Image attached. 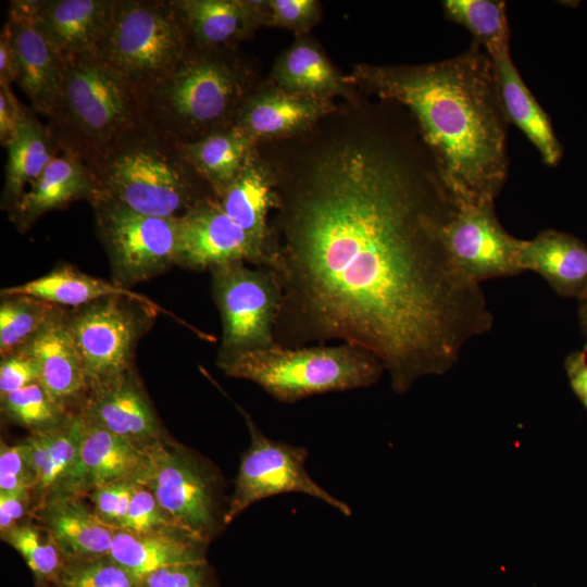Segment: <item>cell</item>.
<instances>
[{
	"instance_id": "cell-1",
	"label": "cell",
	"mask_w": 587,
	"mask_h": 587,
	"mask_svg": "<svg viewBox=\"0 0 587 587\" xmlns=\"http://www.w3.org/2000/svg\"><path fill=\"white\" fill-rule=\"evenodd\" d=\"M361 97L309 132L258 146L274 178L275 344L332 340L373 353L392 389L444 375L494 324L485 294L452 262L457 203L416 125Z\"/></svg>"
},
{
	"instance_id": "cell-2",
	"label": "cell",
	"mask_w": 587,
	"mask_h": 587,
	"mask_svg": "<svg viewBox=\"0 0 587 587\" xmlns=\"http://www.w3.org/2000/svg\"><path fill=\"white\" fill-rule=\"evenodd\" d=\"M347 79L410 113L457 204L495 202L508 175V120L492 61L478 43L427 64H357Z\"/></svg>"
},
{
	"instance_id": "cell-3",
	"label": "cell",
	"mask_w": 587,
	"mask_h": 587,
	"mask_svg": "<svg viewBox=\"0 0 587 587\" xmlns=\"http://www.w3.org/2000/svg\"><path fill=\"white\" fill-rule=\"evenodd\" d=\"M259 85L236 48L191 46L182 60L141 97L143 120L180 143L235 125L245 99Z\"/></svg>"
},
{
	"instance_id": "cell-4",
	"label": "cell",
	"mask_w": 587,
	"mask_h": 587,
	"mask_svg": "<svg viewBox=\"0 0 587 587\" xmlns=\"http://www.w3.org/2000/svg\"><path fill=\"white\" fill-rule=\"evenodd\" d=\"M92 174L100 195L151 216H180L214 197L183 155L180 142L145 120L118 137Z\"/></svg>"
},
{
	"instance_id": "cell-5",
	"label": "cell",
	"mask_w": 587,
	"mask_h": 587,
	"mask_svg": "<svg viewBox=\"0 0 587 587\" xmlns=\"http://www.w3.org/2000/svg\"><path fill=\"white\" fill-rule=\"evenodd\" d=\"M49 126L62 152L92 172L127 129L143 120L135 89L96 52L65 58Z\"/></svg>"
},
{
	"instance_id": "cell-6",
	"label": "cell",
	"mask_w": 587,
	"mask_h": 587,
	"mask_svg": "<svg viewBox=\"0 0 587 587\" xmlns=\"http://www.w3.org/2000/svg\"><path fill=\"white\" fill-rule=\"evenodd\" d=\"M225 375L254 383L275 400L294 403L326 392L375 385L385 369L370 351L341 342L248 352L217 364Z\"/></svg>"
},
{
	"instance_id": "cell-7",
	"label": "cell",
	"mask_w": 587,
	"mask_h": 587,
	"mask_svg": "<svg viewBox=\"0 0 587 587\" xmlns=\"http://www.w3.org/2000/svg\"><path fill=\"white\" fill-rule=\"evenodd\" d=\"M192 46L173 0H114L96 53L141 97Z\"/></svg>"
},
{
	"instance_id": "cell-8",
	"label": "cell",
	"mask_w": 587,
	"mask_h": 587,
	"mask_svg": "<svg viewBox=\"0 0 587 587\" xmlns=\"http://www.w3.org/2000/svg\"><path fill=\"white\" fill-rule=\"evenodd\" d=\"M213 301L222 323L216 364L274 347L282 304L275 272L233 262L210 268Z\"/></svg>"
},
{
	"instance_id": "cell-9",
	"label": "cell",
	"mask_w": 587,
	"mask_h": 587,
	"mask_svg": "<svg viewBox=\"0 0 587 587\" xmlns=\"http://www.w3.org/2000/svg\"><path fill=\"white\" fill-rule=\"evenodd\" d=\"M186 532L210 542L225 524L223 482L212 463L176 442L151 448L145 485Z\"/></svg>"
},
{
	"instance_id": "cell-10",
	"label": "cell",
	"mask_w": 587,
	"mask_h": 587,
	"mask_svg": "<svg viewBox=\"0 0 587 587\" xmlns=\"http://www.w3.org/2000/svg\"><path fill=\"white\" fill-rule=\"evenodd\" d=\"M91 205L96 232L108 254L114 283L127 287L177 265L178 216L141 214L102 195Z\"/></svg>"
},
{
	"instance_id": "cell-11",
	"label": "cell",
	"mask_w": 587,
	"mask_h": 587,
	"mask_svg": "<svg viewBox=\"0 0 587 587\" xmlns=\"http://www.w3.org/2000/svg\"><path fill=\"white\" fill-rule=\"evenodd\" d=\"M160 311L127 297H108L68 312L89 389L133 369L137 344Z\"/></svg>"
},
{
	"instance_id": "cell-12",
	"label": "cell",
	"mask_w": 587,
	"mask_h": 587,
	"mask_svg": "<svg viewBox=\"0 0 587 587\" xmlns=\"http://www.w3.org/2000/svg\"><path fill=\"white\" fill-rule=\"evenodd\" d=\"M249 435V447L241 454L234 491L227 502L225 524L232 523L253 503L289 492L323 501L345 516L352 514L342 500L322 488L308 473V449L266 436L252 417L241 410Z\"/></svg>"
},
{
	"instance_id": "cell-13",
	"label": "cell",
	"mask_w": 587,
	"mask_h": 587,
	"mask_svg": "<svg viewBox=\"0 0 587 587\" xmlns=\"http://www.w3.org/2000/svg\"><path fill=\"white\" fill-rule=\"evenodd\" d=\"M444 242L454 265L477 285L523 273L521 252L525 240L501 226L495 202L457 204L444 228Z\"/></svg>"
},
{
	"instance_id": "cell-14",
	"label": "cell",
	"mask_w": 587,
	"mask_h": 587,
	"mask_svg": "<svg viewBox=\"0 0 587 587\" xmlns=\"http://www.w3.org/2000/svg\"><path fill=\"white\" fill-rule=\"evenodd\" d=\"M179 252L177 265L200 271L245 262L272 268L271 251L247 234L209 197L178 216Z\"/></svg>"
},
{
	"instance_id": "cell-15",
	"label": "cell",
	"mask_w": 587,
	"mask_h": 587,
	"mask_svg": "<svg viewBox=\"0 0 587 587\" xmlns=\"http://www.w3.org/2000/svg\"><path fill=\"white\" fill-rule=\"evenodd\" d=\"M334 100L286 91L259 84L240 105L235 126L257 145L298 137L337 109Z\"/></svg>"
},
{
	"instance_id": "cell-16",
	"label": "cell",
	"mask_w": 587,
	"mask_h": 587,
	"mask_svg": "<svg viewBox=\"0 0 587 587\" xmlns=\"http://www.w3.org/2000/svg\"><path fill=\"white\" fill-rule=\"evenodd\" d=\"M78 412L141 447L168 440L134 370L91 387Z\"/></svg>"
},
{
	"instance_id": "cell-17",
	"label": "cell",
	"mask_w": 587,
	"mask_h": 587,
	"mask_svg": "<svg viewBox=\"0 0 587 587\" xmlns=\"http://www.w3.org/2000/svg\"><path fill=\"white\" fill-rule=\"evenodd\" d=\"M39 505L63 495H82L80 424L77 412L59 427L30 433L23 441Z\"/></svg>"
},
{
	"instance_id": "cell-18",
	"label": "cell",
	"mask_w": 587,
	"mask_h": 587,
	"mask_svg": "<svg viewBox=\"0 0 587 587\" xmlns=\"http://www.w3.org/2000/svg\"><path fill=\"white\" fill-rule=\"evenodd\" d=\"M82 492L114 483L145 486L151 470V448L141 447L101 427L78 412Z\"/></svg>"
},
{
	"instance_id": "cell-19",
	"label": "cell",
	"mask_w": 587,
	"mask_h": 587,
	"mask_svg": "<svg viewBox=\"0 0 587 587\" xmlns=\"http://www.w3.org/2000/svg\"><path fill=\"white\" fill-rule=\"evenodd\" d=\"M67 319L68 311L64 310L24 348L37 362L40 385L54 401L74 413L79 410L89 386Z\"/></svg>"
},
{
	"instance_id": "cell-20",
	"label": "cell",
	"mask_w": 587,
	"mask_h": 587,
	"mask_svg": "<svg viewBox=\"0 0 587 587\" xmlns=\"http://www.w3.org/2000/svg\"><path fill=\"white\" fill-rule=\"evenodd\" d=\"M18 61L16 84L42 116L52 115L65 72V57L38 30L35 18L8 16L5 22Z\"/></svg>"
},
{
	"instance_id": "cell-21",
	"label": "cell",
	"mask_w": 587,
	"mask_h": 587,
	"mask_svg": "<svg viewBox=\"0 0 587 587\" xmlns=\"http://www.w3.org/2000/svg\"><path fill=\"white\" fill-rule=\"evenodd\" d=\"M193 46L237 48L266 25V0H173Z\"/></svg>"
},
{
	"instance_id": "cell-22",
	"label": "cell",
	"mask_w": 587,
	"mask_h": 587,
	"mask_svg": "<svg viewBox=\"0 0 587 587\" xmlns=\"http://www.w3.org/2000/svg\"><path fill=\"white\" fill-rule=\"evenodd\" d=\"M99 195L98 183L89 167L61 152L29 186L9 216L24 233L43 214L82 199L91 203Z\"/></svg>"
},
{
	"instance_id": "cell-23",
	"label": "cell",
	"mask_w": 587,
	"mask_h": 587,
	"mask_svg": "<svg viewBox=\"0 0 587 587\" xmlns=\"http://www.w3.org/2000/svg\"><path fill=\"white\" fill-rule=\"evenodd\" d=\"M268 82L286 91L319 99L351 101L359 96L308 34L299 35L277 57Z\"/></svg>"
},
{
	"instance_id": "cell-24",
	"label": "cell",
	"mask_w": 587,
	"mask_h": 587,
	"mask_svg": "<svg viewBox=\"0 0 587 587\" xmlns=\"http://www.w3.org/2000/svg\"><path fill=\"white\" fill-rule=\"evenodd\" d=\"M113 4L114 0H43L35 25L65 58L96 52Z\"/></svg>"
},
{
	"instance_id": "cell-25",
	"label": "cell",
	"mask_w": 587,
	"mask_h": 587,
	"mask_svg": "<svg viewBox=\"0 0 587 587\" xmlns=\"http://www.w3.org/2000/svg\"><path fill=\"white\" fill-rule=\"evenodd\" d=\"M35 512L65 559L110 553L116 529L102 522L82 495L50 498Z\"/></svg>"
},
{
	"instance_id": "cell-26",
	"label": "cell",
	"mask_w": 587,
	"mask_h": 587,
	"mask_svg": "<svg viewBox=\"0 0 587 587\" xmlns=\"http://www.w3.org/2000/svg\"><path fill=\"white\" fill-rule=\"evenodd\" d=\"M216 199L238 226L271 251L274 263L270 218L277 202L275 178L257 146L237 177Z\"/></svg>"
},
{
	"instance_id": "cell-27",
	"label": "cell",
	"mask_w": 587,
	"mask_h": 587,
	"mask_svg": "<svg viewBox=\"0 0 587 587\" xmlns=\"http://www.w3.org/2000/svg\"><path fill=\"white\" fill-rule=\"evenodd\" d=\"M521 268L540 275L562 297L580 300L587 294V245L571 234L544 229L525 240Z\"/></svg>"
},
{
	"instance_id": "cell-28",
	"label": "cell",
	"mask_w": 587,
	"mask_h": 587,
	"mask_svg": "<svg viewBox=\"0 0 587 587\" xmlns=\"http://www.w3.org/2000/svg\"><path fill=\"white\" fill-rule=\"evenodd\" d=\"M24 105L16 132L7 147L1 207L11 213L29 186L62 151L49 126Z\"/></svg>"
},
{
	"instance_id": "cell-29",
	"label": "cell",
	"mask_w": 587,
	"mask_h": 587,
	"mask_svg": "<svg viewBox=\"0 0 587 587\" xmlns=\"http://www.w3.org/2000/svg\"><path fill=\"white\" fill-rule=\"evenodd\" d=\"M208 544L187 532L138 534L116 529L109 555L139 579L163 567L208 561Z\"/></svg>"
},
{
	"instance_id": "cell-30",
	"label": "cell",
	"mask_w": 587,
	"mask_h": 587,
	"mask_svg": "<svg viewBox=\"0 0 587 587\" xmlns=\"http://www.w3.org/2000/svg\"><path fill=\"white\" fill-rule=\"evenodd\" d=\"M497 87L508 122L517 126L535 146L547 165L562 157L561 145L547 113L538 104L514 66L510 50L490 57Z\"/></svg>"
},
{
	"instance_id": "cell-31",
	"label": "cell",
	"mask_w": 587,
	"mask_h": 587,
	"mask_svg": "<svg viewBox=\"0 0 587 587\" xmlns=\"http://www.w3.org/2000/svg\"><path fill=\"white\" fill-rule=\"evenodd\" d=\"M26 295L66 308H79L108 297H127L148 305L160 308L148 297L117 285L97 278L70 265H62L36 279L7 287L1 296Z\"/></svg>"
},
{
	"instance_id": "cell-32",
	"label": "cell",
	"mask_w": 587,
	"mask_h": 587,
	"mask_svg": "<svg viewBox=\"0 0 587 587\" xmlns=\"http://www.w3.org/2000/svg\"><path fill=\"white\" fill-rule=\"evenodd\" d=\"M257 143L235 125L180 143L185 159L218 198L240 173Z\"/></svg>"
},
{
	"instance_id": "cell-33",
	"label": "cell",
	"mask_w": 587,
	"mask_h": 587,
	"mask_svg": "<svg viewBox=\"0 0 587 587\" xmlns=\"http://www.w3.org/2000/svg\"><path fill=\"white\" fill-rule=\"evenodd\" d=\"M65 308L26 295H5L0 303V353L11 354L30 342Z\"/></svg>"
},
{
	"instance_id": "cell-34",
	"label": "cell",
	"mask_w": 587,
	"mask_h": 587,
	"mask_svg": "<svg viewBox=\"0 0 587 587\" xmlns=\"http://www.w3.org/2000/svg\"><path fill=\"white\" fill-rule=\"evenodd\" d=\"M446 16L465 27L489 57L509 50L510 29L504 1L446 0Z\"/></svg>"
},
{
	"instance_id": "cell-35",
	"label": "cell",
	"mask_w": 587,
	"mask_h": 587,
	"mask_svg": "<svg viewBox=\"0 0 587 587\" xmlns=\"http://www.w3.org/2000/svg\"><path fill=\"white\" fill-rule=\"evenodd\" d=\"M1 538L21 554L38 587H49L63 567L65 557L43 526L21 523Z\"/></svg>"
},
{
	"instance_id": "cell-36",
	"label": "cell",
	"mask_w": 587,
	"mask_h": 587,
	"mask_svg": "<svg viewBox=\"0 0 587 587\" xmlns=\"http://www.w3.org/2000/svg\"><path fill=\"white\" fill-rule=\"evenodd\" d=\"M1 412L30 433L59 427L72 414L54 401L39 382L2 395Z\"/></svg>"
},
{
	"instance_id": "cell-37",
	"label": "cell",
	"mask_w": 587,
	"mask_h": 587,
	"mask_svg": "<svg viewBox=\"0 0 587 587\" xmlns=\"http://www.w3.org/2000/svg\"><path fill=\"white\" fill-rule=\"evenodd\" d=\"M49 587H138V578L109 554L68 558Z\"/></svg>"
},
{
	"instance_id": "cell-38",
	"label": "cell",
	"mask_w": 587,
	"mask_h": 587,
	"mask_svg": "<svg viewBox=\"0 0 587 587\" xmlns=\"http://www.w3.org/2000/svg\"><path fill=\"white\" fill-rule=\"evenodd\" d=\"M120 529L138 534L186 532L142 485L136 488L127 516Z\"/></svg>"
},
{
	"instance_id": "cell-39",
	"label": "cell",
	"mask_w": 587,
	"mask_h": 587,
	"mask_svg": "<svg viewBox=\"0 0 587 587\" xmlns=\"http://www.w3.org/2000/svg\"><path fill=\"white\" fill-rule=\"evenodd\" d=\"M266 25L285 28L299 35L307 34L321 17L316 0H266Z\"/></svg>"
},
{
	"instance_id": "cell-40",
	"label": "cell",
	"mask_w": 587,
	"mask_h": 587,
	"mask_svg": "<svg viewBox=\"0 0 587 587\" xmlns=\"http://www.w3.org/2000/svg\"><path fill=\"white\" fill-rule=\"evenodd\" d=\"M138 587H217L208 561L179 564L151 572L138 579Z\"/></svg>"
},
{
	"instance_id": "cell-41",
	"label": "cell",
	"mask_w": 587,
	"mask_h": 587,
	"mask_svg": "<svg viewBox=\"0 0 587 587\" xmlns=\"http://www.w3.org/2000/svg\"><path fill=\"white\" fill-rule=\"evenodd\" d=\"M138 486L133 483H114L91 490L88 495L100 520L120 529L125 522L133 495Z\"/></svg>"
},
{
	"instance_id": "cell-42",
	"label": "cell",
	"mask_w": 587,
	"mask_h": 587,
	"mask_svg": "<svg viewBox=\"0 0 587 587\" xmlns=\"http://www.w3.org/2000/svg\"><path fill=\"white\" fill-rule=\"evenodd\" d=\"M34 489V478L23 442L0 444V492H28ZM33 498V497H32Z\"/></svg>"
},
{
	"instance_id": "cell-43",
	"label": "cell",
	"mask_w": 587,
	"mask_h": 587,
	"mask_svg": "<svg viewBox=\"0 0 587 587\" xmlns=\"http://www.w3.org/2000/svg\"><path fill=\"white\" fill-rule=\"evenodd\" d=\"M39 382V370L34 357L22 348L1 357L0 396Z\"/></svg>"
},
{
	"instance_id": "cell-44",
	"label": "cell",
	"mask_w": 587,
	"mask_h": 587,
	"mask_svg": "<svg viewBox=\"0 0 587 587\" xmlns=\"http://www.w3.org/2000/svg\"><path fill=\"white\" fill-rule=\"evenodd\" d=\"M24 105L10 86L0 85V142L5 149L16 132Z\"/></svg>"
},
{
	"instance_id": "cell-45",
	"label": "cell",
	"mask_w": 587,
	"mask_h": 587,
	"mask_svg": "<svg viewBox=\"0 0 587 587\" xmlns=\"http://www.w3.org/2000/svg\"><path fill=\"white\" fill-rule=\"evenodd\" d=\"M30 503L28 492H0V534L21 524Z\"/></svg>"
},
{
	"instance_id": "cell-46",
	"label": "cell",
	"mask_w": 587,
	"mask_h": 587,
	"mask_svg": "<svg viewBox=\"0 0 587 587\" xmlns=\"http://www.w3.org/2000/svg\"><path fill=\"white\" fill-rule=\"evenodd\" d=\"M564 369L572 391L587 410V350H575L566 355Z\"/></svg>"
},
{
	"instance_id": "cell-47",
	"label": "cell",
	"mask_w": 587,
	"mask_h": 587,
	"mask_svg": "<svg viewBox=\"0 0 587 587\" xmlns=\"http://www.w3.org/2000/svg\"><path fill=\"white\" fill-rule=\"evenodd\" d=\"M18 76L16 51L7 24L0 33V85L12 86Z\"/></svg>"
},
{
	"instance_id": "cell-48",
	"label": "cell",
	"mask_w": 587,
	"mask_h": 587,
	"mask_svg": "<svg viewBox=\"0 0 587 587\" xmlns=\"http://www.w3.org/2000/svg\"><path fill=\"white\" fill-rule=\"evenodd\" d=\"M578 317L580 329L585 339V349L587 350V294L579 300Z\"/></svg>"
}]
</instances>
